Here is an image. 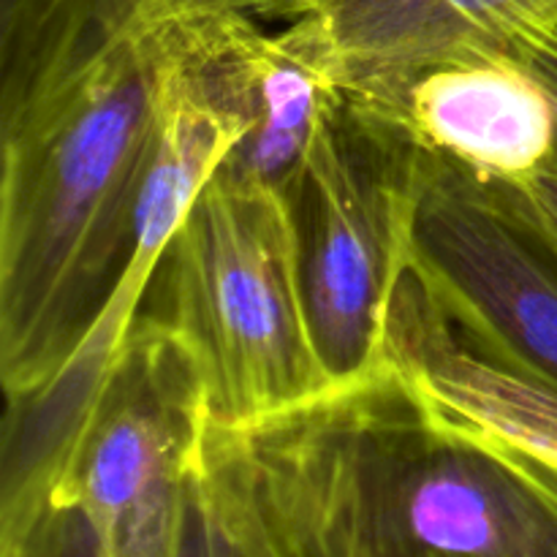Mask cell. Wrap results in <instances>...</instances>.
Segmentation results:
<instances>
[{
    "label": "cell",
    "mask_w": 557,
    "mask_h": 557,
    "mask_svg": "<svg viewBox=\"0 0 557 557\" xmlns=\"http://www.w3.org/2000/svg\"><path fill=\"white\" fill-rule=\"evenodd\" d=\"M161 27L169 36V65L156 150L136 207L134 248L63 370L41 392L9 403L0 509L11 517L36 515L60 490L109 375L128 348L174 232L248 131L226 90L194 52L185 27L180 22Z\"/></svg>",
    "instance_id": "obj_4"
},
{
    "label": "cell",
    "mask_w": 557,
    "mask_h": 557,
    "mask_svg": "<svg viewBox=\"0 0 557 557\" xmlns=\"http://www.w3.org/2000/svg\"><path fill=\"white\" fill-rule=\"evenodd\" d=\"M169 557H215L210 517H207V506L199 493V484H196L194 473H190V460L188 471H185L183 495H180L177 528H174V542Z\"/></svg>",
    "instance_id": "obj_16"
},
{
    "label": "cell",
    "mask_w": 557,
    "mask_h": 557,
    "mask_svg": "<svg viewBox=\"0 0 557 557\" xmlns=\"http://www.w3.org/2000/svg\"><path fill=\"white\" fill-rule=\"evenodd\" d=\"M389 364L444 422L557 468V389L479 357L411 275H403L392 302Z\"/></svg>",
    "instance_id": "obj_11"
},
{
    "label": "cell",
    "mask_w": 557,
    "mask_h": 557,
    "mask_svg": "<svg viewBox=\"0 0 557 557\" xmlns=\"http://www.w3.org/2000/svg\"><path fill=\"white\" fill-rule=\"evenodd\" d=\"M368 117L487 185L528 180L557 152L553 101L509 54L435 65Z\"/></svg>",
    "instance_id": "obj_10"
},
{
    "label": "cell",
    "mask_w": 557,
    "mask_h": 557,
    "mask_svg": "<svg viewBox=\"0 0 557 557\" xmlns=\"http://www.w3.org/2000/svg\"><path fill=\"white\" fill-rule=\"evenodd\" d=\"M201 422L188 359L141 313L47 509L79 506L112 557H169Z\"/></svg>",
    "instance_id": "obj_7"
},
{
    "label": "cell",
    "mask_w": 557,
    "mask_h": 557,
    "mask_svg": "<svg viewBox=\"0 0 557 557\" xmlns=\"http://www.w3.org/2000/svg\"><path fill=\"white\" fill-rule=\"evenodd\" d=\"M506 210L557 259V152L553 161L528 180L493 185Z\"/></svg>",
    "instance_id": "obj_15"
},
{
    "label": "cell",
    "mask_w": 557,
    "mask_h": 557,
    "mask_svg": "<svg viewBox=\"0 0 557 557\" xmlns=\"http://www.w3.org/2000/svg\"><path fill=\"white\" fill-rule=\"evenodd\" d=\"M330 0H239V11L261 20H288L297 22L302 16L321 11Z\"/></svg>",
    "instance_id": "obj_18"
},
{
    "label": "cell",
    "mask_w": 557,
    "mask_h": 557,
    "mask_svg": "<svg viewBox=\"0 0 557 557\" xmlns=\"http://www.w3.org/2000/svg\"><path fill=\"white\" fill-rule=\"evenodd\" d=\"M196 47L245 117L243 141L221 163L232 177L294 196L324 120L346 101L308 16L283 33L245 11L190 16Z\"/></svg>",
    "instance_id": "obj_9"
},
{
    "label": "cell",
    "mask_w": 557,
    "mask_h": 557,
    "mask_svg": "<svg viewBox=\"0 0 557 557\" xmlns=\"http://www.w3.org/2000/svg\"><path fill=\"white\" fill-rule=\"evenodd\" d=\"M141 313L188 359L201 408L248 430L337 389L310 324L292 196L218 169L174 232Z\"/></svg>",
    "instance_id": "obj_3"
},
{
    "label": "cell",
    "mask_w": 557,
    "mask_h": 557,
    "mask_svg": "<svg viewBox=\"0 0 557 557\" xmlns=\"http://www.w3.org/2000/svg\"><path fill=\"white\" fill-rule=\"evenodd\" d=\"M354 109L379 114L424 71L557 27V0H330L308 16Z\"/></svg>",
    "instance_id": "obj_8"
},
{
    "label": "cell",
    "mask_w": 557,
    "mask_h": 557,
    "mask_svg": "<svg viewBox=\"0 0 557 557\" xmlns=\"http://www.w3.org/2000/svg\"><path fill=\"white\" fill-rule=\"evenodd\" d=\"M283 438L337 557H557V468L435 417L392 364Z\"/></svg>",
    "instance_id": "obj_2"
},
{
    "label": "cell",
    "mask_w": 557,
    "mask_h": 557,
    "mask_svg": "<svg viewBox=\"0 0 557 557\" xmlns=\"http://www.w3.org/2000/svg\"><path fill=\"white\" fill-rule=\"evenodd\" d=\"M417 147L343 101L315 134L294 212L310 324L341 386L389 370V313L408 261Z\"/></svg>",
    "instance_id": "obj_5"
},
{
    "label": "cell",
    "mask_w": 557,
    "mask_h": 557,
    "mask_svg": "<svg viewBox=\"0 0 557 557\" xmlns=\"http://www.w3.org/2000/svg\"><path fill=\"white\" fill-rule=\"evenodd\" d=\"M98 0H0L3 114L69 74L96 47Z\"/></svg>",
    "instance_id": "obj_12"
},
{
    "label": "cell",
    "mask_w": 557,
    "mask_h": 557,
    "mask_svg": "<svg viewBox=\"0 0 557 557\" xmlns=\"http://www.w3.org/2000/svg\"><path fill=\"white\" fill-rule=\"evenodd\" d=\"M0 557H112L79 506H52L20 539L0 544Z\"/></svg>",
    "instance_id": "obj_13"
},
{
    "label": "cell",
    "mask_w": 557,
    "mask_h": 557,
    "mask_svg": "<svg viewBox=\"0 0 557 557\" xmlns=\"http://www.w3.org/2000/svg\"><path fill=\"white\" fill-rule=\"evenodd\" d=\"M406 270L479 357L557 389V259L493 185L422 150Z\"/></svg>",
    "instance_id": "obj_6"
},
{
    "label": "cell",
    "mask_w": 557,
    "mask_h": 557,
    "mask_svg": "<svg viewBox=\"0 0 557 557\" xmlns=\"http://www.w3.org/2000/svg\"><path fill=\"white\" fill-rule=\"evenodd\" d=\"M506 54L515 58L517 63L525 65L536 76L539 85L547 90L557 114V27L549 33H542V36H533L528 41L517 44Z\"/></svg>",
    "instance_id": "obj_17"
},
{
    "label": "cell",
    "mask_w": 557,
    "mask_h": 557,
    "mask_svg": "<svg viewBox=\"0 0 557 557\" xmlns=\"http://www.w3.org/2000/svg\"><path fill=\"white\" fill-rule=\"evenodd\" d=\"M218 11H239V0H98L96 44Z\"/></svg>",
    "instance_id": "obj_14"
},
{
    "label": "cell",
    "mask_w": 557,
    "mask_h": 557,
    "mask_svg": "<svg viewBox=\"0 0 557 557\" xmlns=\"http://www.w3.org/2000/svg\"><path fill=\"white\" fill-rule=\"evenodd\" d=\"M169 65L166 27L101 41L0 117L5 406L63 370L134 248Z\"/></svg>",
    "instance_id": "obj_1"
}]
</instances>
